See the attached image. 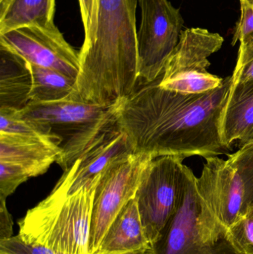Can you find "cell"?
Returning <instances> with one entry per match:
<instances>
[{"label":"cell","mask_w":253,"mask_h":254,"mask_svg":"<svg viewBox=\"0 0 253 254\" xmlns=\"http://www.w3.org/2000/svg\"><path fill=\"white\" fill-rule=\"evenodd\" d=\"M61 154L60 146L52 141L0 134V161L20 166L31 178L46 173Z\"/></svg>","instance_id":"cell-15"},{"label":"cell","mask_w":253,"mask_h":254,"mask_svg":"<svg viewBox=\"0 0 253 254\" xmlns=\"http://www.w3.org/2000/svg\"><path fill=\"white\" fill-rule=\"evenodd\" d=\"M85 38L81 49L89 47L95 39L98 28V0H79Z\"/></svg>","instance_id":"cell-24"},{"label":"cell","mask_w":253,"mask_h":254,"mask_svg":"<svg viewBox=\"0 0 253 254\" xmlns=\"http://www.w3.org/2000/svg\"><path fill=\"white\" fill-rule=\"evenodd\" d=\"M147 238L135 197L120 212L95 254H150Z\"/></svg>","instance_id":"cell-14"},{"label":"cell","mask_w":253,"mask_h":254,"mask_svg":"<svg viewBox=\"0 0 253 254\" xmlns=\"http://www.w3.org/2000/svg\"><path fill=\"white\" fill-rule=\"evenodd\" d=\"M56 0H10L0 10V34L28 26L54 23Z\"/></svg>","instance_id":"cell-17"},{"label":"cell","mask_w":253,"mask_h":254,"mask_svg":"<svg viewBox=\"0 0 253 254\" xmlns=\"http://www.w3.org/2000/svg\"><path fill=\"white\" fill-rule=\"evenodd\" d=\"M0 47L30 64L55 70L76 80L80 73V52L66 41L55 23L47 27H23L0 34Z\"/></svg>","instance_id":"cell-10"},{"label":"cell","mask_w":253,"mask_h":254,"mask_svg":"<svg viewBox=\"0 0 253 254\" xmlns=\"http://www.w3.org/2000/svg\"><path fill=\"white\" fill-rule=\"evenodd\" d=\"M31 89L29 63L0 47V109L23 110L30 103Z\"/></svg>","instance_id":"cell-16"},{"label":"cell","mask_w":253,"mask_h":254,"mask_svg":"<svg viewBox=\"0 0 253 254\" xmlns=\"http://www.w3.org/2000/svg\"><path fill=\"white\" fill-rule=\"evenodd\" d=\"M228 161L239 172L245 186L247 205H253V143L229 155Z\"/></svg>","instance_id":"cell-21"},{"label":"cell","mask_w":253,"mask_h":254,"mask_svg":"<svg viewBox=\"0 0 253 254\" xmlns=\"http://www.w3.org/2000/svg\"><path fill=\"white\" fill-rule=\"evenodd\" d=\"M139 0H98L93 43L80 49L77 90L82 101L115 107L138 85L136 10Z\"/></svg>","instance_id":"cell-2"},{"label":"cell","mask_w":253,"mask_h":254,"mask_svg":"<svg viewBox=\"0 0 253 254\" xmlns=\"http://www.w3.org/2000/svg\"><path fill=\"white\" fill-rule=\"evenodd\" d=\"M133 153L127 136L119 128L108 133L75 162L69 192L98 183L105 170L120 158Z\"/></svg>","instance_id":"cell-12"},{"label":"cell","mask_w":253,"mask_h":254,"mask_svg":"<svg viewBox=\"0 0 253 254\" xmlns=\"http://www.w3.org/2000/svg\"><path fill=\"white\" fill-rule=\"evenodd\" d=\"M32 89L30 102L53 103L79 97L77 80L51 68L30 64Z\"/></svg>","instance_id":"cell-18"},{"label":"cell","mask_w":253,"mask_h":254,"mask_svg":"<svg viewBox=\"0 0 253 254\" xmlns=\"http://www.w3.org/2000/svg\"><path fill=\"white\" fill-rule=\"evenodd\" d=\"M141 20L137 34L138 84H150L161 76L179 43L184 20L169 0H139Z\"/></svg>","instance_id":"cell-7"},{"label":"cell","mask_w":253,"mask_h":254,"mask_svg":"<svg viewBox=\"0 0 253 254\" xmlns=\"http://www.w3.org/2000/svg\"><path fill=\"white\" fill-rule=\"evenodd\" d=\"M205 159L206 163L202 176L196 179L198 192L209 210L229 229L248 208L243 181L228 160L216 156Z\"/></svg>","instance_id":"cell-11"},{"label":"cell","mask_w":253,"mask_h":254,"mask_svg":"<svg viewBox=\"0 0 253 254\" xmlns=\"http://www.w3.org/2000/svg\"><path fill=\"white\" fill-rule=\"evenodd\" d=\"M183 161L184 158L172 155L158 157L151 160L143 173L135 199L152 246L179 201L184 186Z\"/></svg>","instance_id":"cell-8"},{"label":"cell","mask_w":253,"mask_h":254,"mask_svg":"<svg viewBox=\"0 0 253 254\" xmlns=\"http://www.w3.org/2000/svg\"><path fill=\"white\" fill-rule=\"evenodd\" d=\"M184 186L176 209L152 245V254H241L228 229L205 204L191 169L184 166Z\"/></svg>","instance_id":"cell-5"},{"label":"cell","mask_w":253,"mask_h":254,"mask_svg":"<svg viewBox=\"0 0 253 254\" xmlns=\"http://www.w3.org/2000/svg\"><path fill=\"white\" fill-rule=\"evenodd\" d=\"M161 77V76H160ZM160 77L116 106L117 125L132 152L152 159L226 153L220 125L233 84V76L209 92L185 94L162 88Z\"/></svg>","instance_id":"cell-1"},{"label":"cell","mask_w":253,"mask_h":254,"mask_svg":"<svg viewBox=\"0 0 253 254\" xmlns=\"http://www.w3.org/2000/svg\"><path fill=\"white\" fill-rule=\"evenodd\" d=\"M224 38L202 28L183 30L179 43L166 62L159 85L185 94L209 92L222 84L224 78L208 72V58L222 47Z\"/></svg>","instance_id":"cell-6"},{"label":"cell","mask_w":253,"mask_h":254,"mask_svg":"<svg viewBox=\"0 0 253 254\" xmlns=\"http://www.w3.org/2000/svg\"><path fill=\"white\" fill-rule=\"evenodd\" d=\"M0 134L49 140L60 146V142L43 127L23 119L18 110L0 109Z\"/></svg>","instance_id":"cell-19"},{"label":"cell","mask_w":253,"mask_h":254,"mask_svg":"<svg viewBox=\"0 0 253 254\" xmlns=\"http://www.w3.org/2000/svg\"><path fill=\"white\" fill-rule=\"evenodd\" d=\"M75 164L64 172L50 194L18 221L24 241L55 254H90L91 225L97 185L69 192Z\"/></svg>","instance_id":"cell-3"},{"label":"cell","mask_w":253,"mask_h":254,"mask_svg":"<svg viewBox=\"0 0 253 254\" xmlns=\"http://www.w3.org/2000/svg\"><path fill=\"white\" fill-rule=\"evenodd\" d=\"M0 254H55L50 249L40 245L27 243L18 234L0 240Z\"/></svg>","instance_id":"cell-25"},{"label":"cell","mask_w":253,"mask_h":254,"mask_svg":"<svg viewBox=\"0 0 253 254\" xmlns=\"http://www.w3.org/2000/svg\"><path fill=\"white\" fill-rule=\"evenodd\" d=\"M152 158L132 153L114 161L97 185L91 225L89 253L98 252L117 215L135 198L144 169Z\"/></svg>","instance_id":"cell-9"},{"label":"cell","mask_w":253,"mask_h":254,"mask_svg":"<svg viewBox=\"0 0 253 254\" xmlns=\"http://www.w3.org/2000/svg\"><path fill=\"white\" fill-rule=\"evenodd\" d=\"M13 219L6 206V201H0V240L13 237Z\"/></svg>","instance_id":"cell-27"},{"label":"cell","mask_w":253,"mask_h":254,"mask_svg":"<svg viewBox=\"0 0 253 254\" xmlns=\"http://www.w3.org/2000/svg\"><path fill=\"white\" fill-rule=\"evenodd\" d=\"M31 177L20 166L0 161V201H6L18 187Z\"/></svg>","instance_id":"cell-22"},{"label":"cell","mask_w":253,"mask_h":254,"mask_svg":"<svg viewBox=\"0 0 253 254\" xmlns=\"http://www.w3.org/2000/svg\"><path fill=\"white\" fill-rule=\"evenodd\" d=\"M220 131L229 150L235 141L240 148L253 143V80L233 83L223 110Z\"/></svg>","instance_id":"cell-13"},{"label":"cell","mask_w":253,"mask_h":254,"mask_svg":"<svg viewBox=\"0 0 253 254\" xmlns=\"http://www.w3.org/2000/svg\"><path fill=\"white\" fill-rule=\"evenodd\" d=\"M19 113L59 140L62 154L56 163L64 172L117 127L116 106L89 104L80 97L59 102H30Z\"/></svg>","instance_id":"cell-4"},{"label":"cell","mask_w":253,"mask_h":254,"mask_svg":"<svg viewBox=\"0 0 253 254\" xmlns=\"http://www.w3.org/2000/svg\"><path fill=\"white\" fill-rule=\"evenodd\" d=\"M232 76L233 83L253 80V34L241 40L237 64Z\"/></svg>","instance_id":"cell-23"},{"label":"cell","mask_w":253,"mask_h":254,"mask_svg":"<svg viewBox=\"0 0 253 254\" xmlns=\"http://www.w3.org/2000/svg\"><path fill=\"white\" fill-rule=\"evenodd\" d=\"M233 246L241 254H253V205L228 229Z\"/></svg>","instance_id":"cell-20"},{"label":"cell","mask_w":253,"mask_h":254,"mask_svg":"<svg viewBox=\"0 0 253 254\" xmlns=\"http://www.w3.org/2000/svg\"><path fill=\"white\" fill-rule=\"evenodd\" d=\"M10 1V0H0V10H3Z\"/></svg>","instance_id":"cell-28"},{"label":"cell","mask_w":253,"mask_h":254,"mask_svg":"<svg viewBox=\"0 0 253 254\" xmlns=\"http://www.w3.org/2000/svg\"><path fill=\"white\" fill-rule=\"evenodd\" d=\"M240 4L241 16L235 28L233 46L253 34V0H240Z\"/></svg>","instance_id":"cell-26"}]
</instances>
